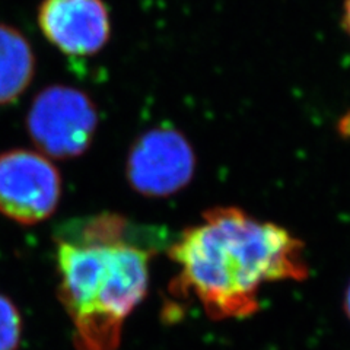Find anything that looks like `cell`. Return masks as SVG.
Instances as JSON below:
<instances>
[{
	"label": "cell",
	"mask_w": 350,
	"mask_h": 350,
	"mask_svg": "<svg viewBox=\"0 0 350 350\" xmlns=\"http://www.w3.org/2000/svg\"><path fill=\"white\" fill-rule=\"evenodd\" d=\"M21 334V314L12 301L0 293V350H18Z\"/></svg>",
	"instance_id": "cell-8"
},
{
	"label": "cell",
	"mask_w": 350,
	"mask_h": 350,
	"mask_svg": "<svg viewBox=\"0 0 350 350\" xmlns=\"http://www.w3.org/2000/svg\"><path fill=\"white\" fill-rule=\"evenodd\" d=\"M342 27L347 37L350 38V0H345L343 14H342Z\"/></svg>",
	"instance_id": "cell-9"
},
{
	"label": "cell",
	"mask_w": 350,
	"mask_h": 350,
	"mask_svg": "<svg viewBox=\"0 0 350 350\" xmlns=\"http://www.w3.org/2000/svg\"><path fill=\"white\" fill-rule=\"evenodd\" d=\"M62 177L42 153L15 149L0 155V213L22 225L50 217L60 202Z\"/></svg>",
	"instance_id": "cell-4"
},
{
	"label": "cell",
	"mask_w": 350,
	"mask_h": 350,
	"mask_svg": "<svg viewBox=\"0 0 350 350\" xmlns=\"http://www.w3.org/2000/svg\"><path fill=\"white\" fill-rule=\"evenodd\" d=\"M343 308H345V312H346V315H347V319L350 320V282H349L347 288H346V292H345Z\"/></svg>",
	"instance_id": "cell-10"
},
{
	"label": "cell",
	"mask_w": 350,
	"mask_h": 350,
	"mask_svg": "<svg viewBox=\"0 0 350 350\" xmlns=\"http://www.w3.org/2000/svg\"><path fill=\"white\" fill-rule=\"evenodd\" d=\"M170 257L178 267V292L219 321L256 314L265 284L310 275L302 241L234 206L207 211L175 241Z\"/></svg>",
	"instance_id": "cell-1"
},
{
	"label": "cell",
	"mask_w": 350,
	"mask_h": 350,
	"mask_svg": "<svg viewBox=\"0 0 350 350\" xmlns=\"http://www.w3.org/2000/svg\"><path fill=\"white\" fill-rule=\"evenodd\" d=\"M126 224L100 216L57 243L59 298L79 350H116L123 324L144 301L150 253L123 238Z\"/></svg>",
	"instance_id": "cell-2"
},
{
	"label": "cell",
	"mask_w": 350,
	"mask_h": 350,
	"mask_svg": "<svg viewBox=\"0 0 350 350\" xmlns=\"http://www.w3.org/2000/svg\"><path fill=\"white\" fill-rule=\"evenodd\" d=\"M40 29L50 44L69 57H91L111 36L104 0H42Z\"/></svg>",
	"instance_id": "cell-6"
},
{
	"label": "cell",
	"mask_w": 350,
	"mask_h": 350,
	"mask_svg": "<svg viewBox=\"0 0 350 350\" xmlns=\"http://www.w3.org/2000/svg\"><path fill=\"white\" fill-rule=\"evenodd\" d=\"M36 56L16 28L0 24V105L16 101L31 85Z\"/></svg>",
	"instance_id": "cell-7"
},
{
	"label": "cell",
	"mask_w": 350,
	"mask_h": 350,
	"mask_svg": "<svg viewBox=\"0 0 350 350\" xmlns=\"http://www.w3.org/2000/svg\"><path fill=\"white\" fill-rule=\"evenodd\" d=\"M98 126L92 100L72 86L53 85L32 101L27 116L28 133L42 155L73 158L91 146Z\"/></svg>",
	"instance_id": "cell-3"
},
{
	"label": "cell",
	"mask_w": 350,
	"mask_h": 350,
	"mask_svg": "<svg viewBox=\"0 0 350 350\" xmlns=\"http://www.w3.org/2000/svg\"><path fill=\"white\" fill-rule=\"evenodd\" d=\"M196 171V155L181 131L170 126L153 127L130 149L127 180L137 193L162 199L187 187Z\"/></svg>",
	"instance_id": "cell-5"
}]
</instances>
